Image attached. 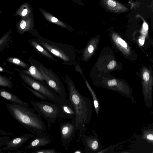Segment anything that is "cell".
<instances>
[{"label":"cell","instance_id":"6da1fadb","mask_svg":"<svg viewBox=\"0 0 153 153\" xmlns=\"http://www.w3.org/2000/svg\"><path fill=\"white\" fill-rule=\"evenodd\" d=\"M10 115L23 127L36 136L46 131V126L34 109L14 103H6Z\"/></svg>","mask_w":153,"mask_h":153},{"label":"cell","instance_id":"7a4b0ae2","mask_svg":"<svg viewBox=\"0 0 153 153\" xmlns=\"http://www.w3.org/2000/svg\"><path fill=\"white\" fill-rule=\"evenodd\" d=\"M69 100L73 104L76 113L74 119L72 120L76 130H81L91 119L92 105L90 99L80 94L73 87H69Z\"/></svg>","mask_w":153,"mask_h":153},{"label":"cell","instance_id":"3957f363","mask_svg":"<svg viewBox=\"0 0 153 153\" xmlns=\"http://www.w3.org/2000/svg\"><path fill=\"white\" fill-rule=\"evenodd\" d=\"M19 75L29 86L41 94L47 100L54 103H59L65 101L44 82L33 78L22 71L19 72Z\"/></svg>","mask_w":153,"mask_h":153},{"label":"cell","instance_id":"277c9868","mask_svg":"<svg viewBox=\"0 0 153 153\" xmlns=\"http://www.w3.org/2000/svg\"><path fill=\"white\" fill-rule=\"evenodd\" d=\"M31 103L35 111L47 121L49 130L51 124L59 117L56 104L44 101H34L32 99Z\"/></svg>","mask_w":153,"mask_h":153},{"label":"cell","instance_id":"5b68a950","mask_svg":"<svg viewBox=\"0 0 153 153\" xmlns=\"http://www.w3.org/2000/svg\"><path fill=\"white\" fill-rule=\"evenodd\" d=\"M34 62L33 63H31L41 72L48 85L65 100L66 97L65 89L58 76L52 71L42 64H38L36 62Z\"/></svg>","mask_w":153,"mask_h":153},{"label":"cell","instance_id":"8992f818","mask_svg":"<svg viewBox=\"0 0 153 153\" xmlns=\"http://www.w3.org/2000/svg\"><path fill=\"white\" fill-rule=\"evenodd\" d=\"M92 132L94 135L87 136L84 134L82 137V141L85 148V153H99L102 149V146L95 131L93 130Z\"/></svg>","mask_w":153,"mask_h":153},{"label":"cell","instance_id":"52a82bcc","mask_svg":"<svg viewBox=\"0 0 153 153\" xmlns=\"http://www.w3.org/2000/svg\"><path fill=\"white\" fill-rule=\"evenodd\" d=\"M76 131L75 124L72 121L61 123L60 126L61 140L64 146H67L70 144Z\"/></svg>","mask_w":153,"mask_h":153},{"label":"cell","instance_id":"ba28073f","mask_svg":"<svg viewBox=\"0 0 153 153\" xmlns=\"http://www.w3.org/2000/svg\"><path fill=\"white\" fill-rule=\"evenodd\" d=\"M143 95L146 100H150L153 85V76L151 70L144 67L141 72Z\"/></svg>","mask_w":153,"mask_h":153},{"label":"cell","instance_id":"9c48e42d","mask_svg":"<svg viewBox=\"0 0 153 153\" xmlns=\"http://www.w3.org/2000/svg\"><path fill=\"white\" fill-rule=\"evenodd\" d=\"M56 104L59 117L71 120L74 119L75 111L73 104L69 100L66 99L63 102Z\"/></svg>","mask_w":153,"mask_h":153},{"label":"cell","instance_id":"30bf717a","mask_svg":"<svg viewBox=\"0 0 153 153\" xmlns=\"http://www.w3.org/2000/svg\"><path fill=\"white\" fill-rule=\"evenodd\" d=\"M34 137L31 134H25L9 140L5 146L1 148L0 150H16L21 147L31 138Z\"/></svg>","mask_w":153,"mask_h":153},{"label":"cell","instance_id":"8fae6325","mask_svg":"<svg viewBox=\"0 0 153 153\" xmlns=\"http://www.w3.org/2000/svg\"><path fill=\"white\" fill-rule=\"evenodd\" d=\"M51 137L48 134L43 133L37 135L26 146L24 149H35L46 146L52 142Z\"/></svg>","mask_w":153,"mask_h":153},{"label":"cell","instance_id":"7c38bea8","mask_svg":"<svg viewBox=\"0 0 153 153\" xmlns=\"http://www.w3.org/2000/svg\"><path fill=\"white\" fill-rule=\"evenodd\" d=\"M104 7L109 11L115 13H121L127 11L128 9L115 0H101Z\"/></svg>","mask_w":153,"mask_h":153},{"label":"cell","instance_id":"4fadbf2b","mask_svg":"<svg viewBox=\"0 0 153 153\" xmlns=\"http://www.w3.org/2000/svg\"><path fill=\"white\" fill-rule=\"evenodd\" d=\"M0 96L11 103L17 104L25 107H29L27 102L21 100L16 95L5 89H0Z\"/></svg>","mask_w":153,"mask_h":153},{"label":"cell","instance_id":"5bb4252c","mask_svg":"<svg viewBox=\"0 0 153 153\" xmlns=\"http://www.w3.org/2000/svg\"><path fill=\"white\" fill-rule=\"evenodd\" d=\"M29 68L22 71L26 74L30 75L32 77L41 82H44L45 78L40 71L33 64H32Z\"/></svg>","mask_w":153,"mask_h":153},{"label":"cell","instance_id":"9a60e30c","mask_svg":"<svg viewBox=\"0 0 153 153\" xmlns=\"http://www.w3.org/2000/svg\"><path fill=\"white\" fill-rule=\"evenodd\" d=\"M41 44L53 54L65 60L67 59L66 56L54 45L45 42H41Z\"/></svg>","mask_w":153,"mask_h":153},{"label":"cell","instance_id":"2e32d148","mask_svg":"<svg viewBox=\"0 0 153 153\" xmlns=\"http://www.w3.org/2000/svg\"><path fill=\"white\" fill-rule=\"evenodd\" d=\"M31 45L38 51L40 52L45 56L48 59L54 61H57V60L52 55L45 49L37 43L34 41H31L30 42Z\"/></svg>","mask_w":153,"mask_h":153},{"label":"cell","instance_id":"e0dca14e","mask_svg":"<svg viewBox=\"0 0 153 153\" xmlns=\"http://www.w3.org/2000/svg\"><path fill=\"white\" fill-rule=\"evenodd\" d=\"M116 43L118 44L123 52L127 55L130 54V49L126 42L120 37H117L116 40Z\"/></svg>","mask_w":153,"mask_h":153},{"label":"cell","instance_id":"ac0fdd59","mask_svg":"<svg viewBox=\"0 0 153 153\" xmlns=\"http://www.w3.org/2000/svg\"><path fill=\"white\" fill-rule=\"evenodd\" d=\"M0 85L2 87L11 88L13 87V85L8 78L0 75Z\"/></svg>","mask_w":153,"mask_h":153},{"label":"cell","instance_id":"d6986e66","mask_svg":"<svg viewBox=\"0 0 153 153\" xmlns=\"http://www.w3.org/2000/svg\"><path fill=\"white\" fill-rule=\"evenodd\" d=\"M7 61L11 63L25 68H28V64L17 58L10 57L8 58Z\"/></svg>","mask_w":153,"mask_h":153},{"label":"cell","instance_id":"ffe728a7","mask_svg":"<svg viewBox=\"0 0 153 153\" xmlns=\"http://www.w3.org/2000/svg\"><path fill=\"white\" fill-rule=\"evenodd\" d=\"M143 137L144 139L153 143V130H149L144 131Z\"/></svg>","mask_w":153,"mask_h":153},{"label":"cell","instance_id":"44dd1931","mask_svg":"<svg viewBox=\"0 0 153 153\" xmlns=\"http://www.w3.org/2000/svg\"><path fill=\"white\" fill-rule=\"evenodd\" d=\"M21 82L23 84V85L26 88H27L31 93H32L37 97L40 99L42 100H45L46 101L47 100V99L44 96H43L42 94L39 93V92L33 89H32L29 87L22 82Z\"/></svg>","mask_w":153,"mask_h":153},{"label":"cell","instance_id":"7402d4cb","mask_svg":"<svg viewBox=\"0 0 153 153\" xmlns=\"http://www.w3.org/2000/svg\"><path fill=\"white\" fill-rule=\"evenodd\" d=\"M58 152L53 149H41L35 150L32 153H57Z\"/></svg>","mask_w":153,"mask_h":153},{"label":"cell","instance_id":"603a6c76","mask_svg":"<svg viewBox=\"0 0 153 153\" xmlns=\"http://www.w3.org/2000/svg\"><path fill=\"white\" fill-rule=\"evenodd\" d=\"M9 138L10 137H0V149L1 148V147L3 145H6L7 143L8 142V141L9 140Z\"/></svg>","mask_w":153,"mask_h":153},{"label":"cell","instance_id":"cb8c5ba5","mask_svg":"<svg viewBox=\"0 0 153 153\" xmlns=\"http://www.w3.org/2000/svg\"><path fill=\"white\" fill-rule=\"evenodd\" d=\"M140 16V15H139ZM143 19V22L142 26V32L144 34H146L148 30V26L147 23L145 22V20L143 19L142 16H140Z\"/></svg>","mask_w":153,"mask_h":153},{"label":"cell","instance_id":"d4e9b609","mask_svg":"<svg viewBox=\"0 0 153 153\" xmlns=\"http://www.w3.org/2000/svg\"><path fill=\"white\" fill-rule=\"evenodd\" d=\"M116 65V62L114 60L111 61L107 65V68L109 69H112L114 68Z\"/></svg>","mask_w":153,"mask_h":153},{"label":"cell","instance_id":"484cf974","mask_svg":"<svg viewBox=\"0 0 153 153\" xmlns=\"http://www.w3.org/2000/svg\"><path fill=\"white\" fill-rule=\"evenodd\" d=\"M145 38L144 36H142L139 39V42L141 45H143L144 44Z\"/></svg>","mask_w":153,"mask_h":153},{"label":"cell","instance_id":"4316f807","mask_svg":"<svg viewBox=\"0 0 153 153\" xmlns=\"http://www.w3.org/2000/svg\"><path fill=\"white\" fill-rule=\"evenodd\" d=\"M26 26V22L25 21L22 20L20 23V27L22 29H24Z\"/></svg>","mask_w":153,"mask_h":153},{"label":"cell","instance_id":"83f0119b","mask_svg":"<svg viewBox=\"0 0 153 153\" xmlns=\"http://www.w3.org/2000/svg\"><path fill=\"white\" fill-rule=\"evenodd\" d=\"M94 48L92 45H90L88 48V51L89 53H92L94 51Z\"/></svg>","mask_w":153,"mask_h":153},{"label":"cell","instance_id":"f1b7e54d","mask_svg":"<svg viewBox=\"0 0 153 153\" xmlns=\"http://www.w3.org/2000/svg\"><path fill=\"white\" fill-rule=\"evenodd\" d=\"M27 9H25L22 12V15L23 16H24L27 13Z\"/></svg>","mask_w":153,"mask_h":153},{"label":"cell","instance_id":"f546056e","mask_svg":"<svg viewBox=\"0 0 153 153\" xmlns=\"http://www.w3.org/2000/svg\"><path fill=\"white\" fill-rule=\"evenodd\" d=\"M52 21L53 22H56L58 21V19L55 17H53L51 19Z\"/></svg>","mask_w":153,"mask_h":153},{"label":"cell","instance_id":"4dcf8cb0","mask_svg":"<svg viewBox=\"0 0 153 153\" xmlns=\"http://www.w3.org/2000/svg\"><path fill=\"white\" fill-rule=\"evenodd\" d=\"M81 151H80L79 150H76V151L75 152H74V153H82V152Z\"/></svg>","mask_w":153,"mask_h":153}]
</instances>
